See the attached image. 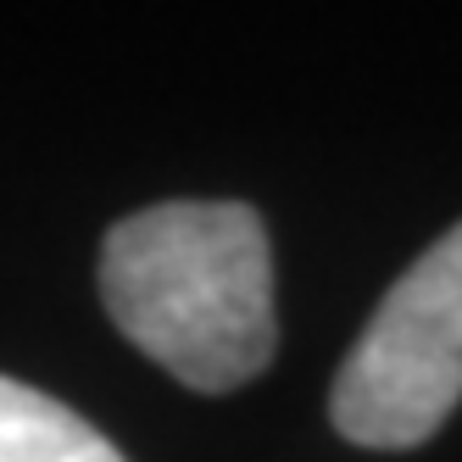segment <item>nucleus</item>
Listing matches in <instances>:
<instances>
[{"instance_id": "nucleus-1", "label": "nucleus", "mask_w": 462, "mask_h": 462, "mask_svg": "<svg viewBox=\"0 0 462 462\" xmlns=\"http://www.w3.org/2000/svg\"><path fill=\"white\" fill-rule=\"evenodd\" d=\"M101 301L189 390H240L273 362V251L240 201H162L101 245Z\"/></svg>"}, {"instance_id": "nucleus-2", "label": "nucleus", "mask_w": 462, "mask_h": 462, "mask_svg": "<svg viewBox=\"0 0 462 462\" xmlns=\"http://www.w3.org/2000/svg\"><path fill=\"white\" fill-rule=\"evenodd\" d=\"M462 402V223L390 284L346 351L328 412L351 446H423Z\"/></svg>"}, {"instance_id": "nucleus-3", "label": "nucleus", "mask_w": 462, "mask_h": 462, "mask_svg": "<svg viewBox=\"0 0 462 462\" xmlns=\"http://www.w3.org/2000/svg\"><path fill=\"white\" fill-rule=\"evenodd\" d=\"M0 462H123V451L56 395L0 374Z\"/></svg>"}]
</instances>
